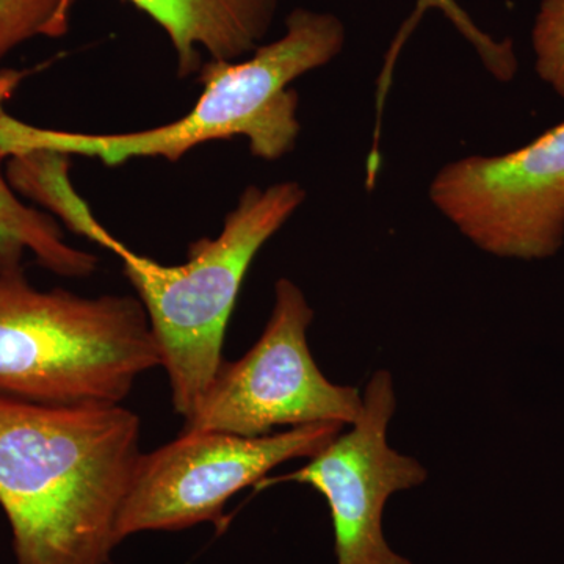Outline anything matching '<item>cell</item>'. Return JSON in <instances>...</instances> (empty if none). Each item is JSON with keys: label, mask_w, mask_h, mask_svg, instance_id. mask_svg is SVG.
I'll list each match as a JSON object with an SVG mask.
<instances>
[{"label": "cell", "mask_w": 564, "mask_h": 564, "mask_svg": "<svg viewBox=\"0 0 564 564\" xmlns=\"http://www.w3.org/2000/svg\"><path fill=\"white\" fill-rule=\"evenodd\" d=\"M140 437L122 403L0 393V508L17 564H111Z\"/></svg>", "instance_id": "6da1fadb"}, {"label": "cell", "mask_w": 564, "mask_h": 564, "mask_svg": "<svg viewBox=\"0 0 564 564\" xmlns=\"http://www.w3.org/2000/svg\"><path fill=\"white\" fill-rule=\"evenodd\" d=\"M347 40L344 22L333 13L295 9L281 39L262 44L247 61L207 62L199 69L204 90L181 120L147 131L84 133L39 128L6 109L24 74L0 73V152L6 159L33 151L98 159L118 166L132 159L180 162L198 144L245 137L251 154L278 161L295 148L300 126L293 80L332 63Z\"/></svg>", "instance_id": "7a4b0ae2"}, {"label": "cell", "mask_w": 564, "mask_h": 564, "mask_svg": "<svg viewBox=\"0 0 564 564\" xmlns=\"http://www.w3.org/2000/svg\"><path fill=\"white\" fill-rule=\"evenodd\" d=\"M306 199L299 182L245 188L215 239L196 240L188 261L163 265L139 254L96 220L73 182L47 195L46 207L70 231L113 252L139 293L169 375L176 413H195L223 364V344L237 296L256 254Z\"/></svg>", "instance_id": "3957f363"}, {"label": "cell", "mask_w": 564, "mask_h": 564, "mask_svg": "<svg viewBox=\"0 0 564 564\" xmlns=\"http://www.w3.org/2000/svg\"><path fill=\"white\" fill-rule=\"evenodd\" d=\"M161 352L139 296H80L0 273V393L51 404L122 403Z\"/></svg>", "instance_id": "277c9868"}, {"label": "cell", "mask_w": 564, "mask_h": 564, "mask_svg": "<svg viewBox=\"0 0 564 564\" xmlns=\"http://www.w3.org/2000/svg\"><path fill=\"white\" fill-rule=\"evenodd\" d=\"M313 321L302 289L281 278L262 336L239 361H223L184 432L256 437L274 426L355 422L362 397L356 388L332 383L318 369L307 345Z\"/></svg>", "instance_id": "5b68a950"}, {"label": "cell", "mask_w": 564, "mask_h": 564, "mask_svg": "<svg viewBox=\"0 0 564 564\" xmlns=\"http://www.w3.org/2000/svg\"><path fill=\"white\" fill-rule=\"evenodd\" d=\"M343 430V423L321 422L256 437L182 432L141 455L118 519V538L122 543L137 533L220 524L232 496L258 486L282 463L313 458Z\"/></svg>", "instance_id": "8992f818"}, {"label": "cell", "mask_w": 564, "mask_h": 564, "mask_svg": "<svg viewBox=\"0 0 564 564\" xmlns=\"http://www.w3.org/2000/svg\"><path fill=\"white\" fill-rule=\"evenodd\" d=\"M430 199L481 251L552 258L564 242V121L507 154L447 163Z\"/></svg>", "instance_id": "52a82bcc"}, {"label": "cell", "mask_w": 564, "mask_h": 564, "mask_svg": "<svg viewBox=\"0 0 564 564\" xmlns=\"http://www.w3.org/2000/svg\"><path fill=\"white\" fill-rule=\"evenodd\" d=\"M391 373L380 370L367 384L361 413L311 462L280 478H263L258 488L281 481L313 486L332 513L337 564H413L386 543L383 511L389 497L426 480L417 459L388 444L395 413Z\"/></svg>", "instance_id": "ba28073f"}, {"label": "cell", "mask_w": 564, "mask_h": 564, "mask_svg": "<svg viewBox=\"0 0 564 564\" xmlns=\"http://www.w3.org/2000/svg\"><path fill=\"white\" fill-rule=\"evenodd\" d=\"M76 0H63L69 22ZM147 13L169 36L177 74L199 73L203 54L212 62H237L269 35L280 0H126Z\"/></svg>", "instance_id": "9c48e42d"}, {"label": "cell", "mask_w": 564, "mask_h": 564, "mask_svg": "<svg viewBox=\"0 0 564 564\" xmlns=\"http://www.w3.org/2000/svg\"><path fill=\"white\" fill-rule=\"evenodd\" d=\"M0 152V273L22 270V256L31 251L44 269L65 278H88L98 267L90 252L65 242L58 223L21 202L3 173Z\"/></svg>", "instance_id": "30bf717a"}, {"label": "cell", "mask_w": 564, "mask_h": 564, "mask_svg": "<svg viewBox=\"0 0 564 564\" xmlns=\"http://www.w3.org/2000/svg\"><path fill=\"white\" fill-rule=\"evenodd\" d=\"M430 10L441 11L447 18L459 35L474 47L480 61L484 62L485 68L497 80L508 82L513 79L516 73H518V58H516L511 40L499 41L492 39L489 33L481 31L477 22L459 6L458 0H417L413 14L408 18L400 32L397 33L391 50L386 55V66H389V68L395 66L404 43L417 28L423 14Z\"/></svg>", "instance_id": "8fae6325"}, {"label": "cell", "mask_w": 564, "mask_h": 564, "mask_svg": "<svg viewBox=\"0 0 564 564\" xmlns=\"http://www.w3.org/2000/svg\"><path fill=\"white\" fill-rule=\"evenodd\" d=\"M68 25L63 0H0V58L35 36L61 39Z\"/></svg>", "instance_id": "7c38bea8"}, {"label": "cell", "mask_w": 564, "mask_h": 564, "mask_svg": "<svg viewBox=\"0 0 564 564\" xmlns=\"http://www.w3.org/2000/svg\"><path fill=\"white\" fill-rule=\"evenodd\" d=\"M532 43L538 76L564 99V0L541 2Z\"/></svg>", "instance_id": "4fadbf2b"}, {"label": "cell", "mask_w": 564, "mask_h": 564, "mask_svg": "<svg viewBox=\"0 0 564 564\" xmlns=\"http://www.w3.org/2000/svg\"><path fill=\"white\" fill-rule=\"evenodd\" d=\"M111 564H113V563H111Z\"/></svg>", "instance_id": "5bb4252c"}]
</instances>
